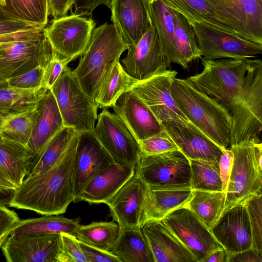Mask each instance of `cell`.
<instances>
[{
    "label": "cell",
    "mask_w": 262,
    "mask_h": 262,
    "mask_svg": "<svg viewBox=\"0 0 262 262\" xmlns=\"http://www.w3.org/2000/svg\"><path fill=\"white\" fill-rule=\"evenodd\" d=\"M201 59L202 72L186 79L229 113L232 120L231 147L261 142V60Z\"/></svg>",
    "instance_id": "obj_1"
},
{
    "label": "cell",
    "mask_w": 262,
    "mask_h": 262,
    "mask_svg": "<svg viewBox=\"0 0 262 262\" xmlns=\"http://www.w3.org/2000/svg\"><path fill=\"white\" fill-rule=\"evenodd\" d=\"M79 133L58 160L40 173L26 177L17 188L9 206L43 215L65 213L74 200V161Z\"/></svg>",
    "instance_id": "obj_2"
},
{
    "label": "cell",
    "mask_w": 262,
    "mask_h": 262,
    "mask_svg": "<svg viewBox=\"0 0 262 262\" xmlns=\"http://www.w3.org/2000/svg\"><path fill=\"white\" fill-rule=\"evenodd\" d=\"M171 92L177 105L191 124L222 149H231L232 120L225 108L186 78H174Z\"/></svg>",
    "instance_id": "obj_3"
},
{
    "label": "cell",
    "mask_w": 262,
    "mask_h": 262,
    "mask_svg": "<svg viewBox=\"0 0 262 262\" xmlns=\"http://www.w3.org/2000/svg\"><path fill=\"white\" fill-rule=\"evenodd\" d=\"M127 49L113 24L105 23L93 30L88 46L72 73L95 103L103 81Z\"/></svg>",
    "instance_id": "obj_4"
},
{
    "label": "cell",
    "mask_w": 262,
    "mask_h": 262,
    "mask_svg": "<svg viewBox=\"0 0 262 262\" xmlns=\"http://www.w3.org/2000/svg\"><path fill=\"white\" fill-rule=\"evenodd\" d=\"M231 149L234 158L223 211L262 192V143L243 144Z\"/></svg>",
    "instance_id": "obj_5"
},
{
    "label": "cell",
    "mask_w": 262,
    "mask_h": 262,
    "mask_svg": "<svg viewBox=\"0 0 262 262\" xmlns=\"http://www.w3.org/2000/svg\"><path fill=\"white\" fill-rule=\"evenodd\" d=\"M50 90L56 100L64 126L73 127L79 133L93 131L98 106L82 90L68 65Z\"/></svg>",
    "instance_id": "obj_6"
},
{
    "label": "cell",
    "mask_w": 262,
    "mask_h": 262,
    "mask_svg": "<svg viewBox=\"0 0 262 262\" xmlns=\"http://www.w3.org/2000/svg\"><path fill=\"white\" fill-rule=\"evenodd\" d=\"M177 74L170 69L159 71L138 81L129 91L146 105L161 124L169 122L199 130L182 113L172 98L171 85Z\"/></svg>",
    "instance_id": "obj_7"
},
{
    "label": "cell",
    "mask_w": 262,
    "mask_h": 262,
    "mask_svg": "<svg viewBox=\"0 0 262 262\" xmlns=\"http://www.w3.org/2000/svg\"><path fill=\"white\" fill-rule=\"evenodd\" d=\"M188 20L194 29L198 47L204 59H245L262 53L261 45L209 25Z\"/></svg>",
    "instance_id": "obj_8"
},
{
    "label": "cell",
    "mask_w": 262,
    "mask_h": 262,
    "mask_svg": "<svg viewBox=\"0 0 262 262\" xmlns=\"http://www.w3.org/2000/svg\"><path fill=\"white\" fill-rule=\"evenodd\" d=\"M93 132L116 164L135 167L141 151L139 142L121 119L104 108Z\"/></svg>",
    "instance_id": "obj_9"
},
{
    "label": "cell",
    "mask_w": 262,
    "mask_h": 262,
    "mask_svg": "<svg viewBox=\"0 0 262 262\" xmlns=\"http://www.w3.org/2000/svg\"><path fill=\"white\" fill-rule=\"evenodd\" d=\"M192 254L197 262L223 248L210 229L188 208L180 207L161 220Z\"/></svg>",
    "instance_id": "obj_10"
},
{
    "label": "cell",
    "mask_w": 262,
    "mask_h": 262,
    "mask_svg": "<svg viewBox=\"0 0 262 262\" xmlns=\"http://www.w3.org/2000/svg\"><path fill=\"white\" fill-rule=\"evenodd\" d=\"M54 52L45 32L36 39L0 43V82L36 67L45 68Z\"/></svg>",
    "instance_id": "obj_11"
},
{
    "label": "cell",
    "mask_w": 262,
    "mask_h": 262,
    "mask_svg": "<svg viewBox=\"0 0 262 262\" xmlns=\"http://www.w3.org/2000/svg\"><path fill=\"white\" fill-rule=\"evenodd\" d=\"M135 171L148 185L191 187L190 161L180 150L151 155L141 152Z\"/></svg>",
    "instance_id": "obj_12"
},
{
    "label": "cell",
    "mask_w": 262,
    "mask_h": 262,
    "mask_svg": "<svg viewBox=\"0 0 262 262\" xmlns=\"http://www.w3.org/2000/svg\"><path fill=\"white\" fill-rule=\"evenodd\" d=\"M95 25L91 18L71 13L53 19L44 32L53 50L71 61L84 53Z\"/></svg>",
    "instance_id": "obj_13"
},
{
    "label": "cell",
    "mask_w": 262,
    "mask_h": 262,
    "mask_svg": "<svg viewBox=\"0 0 262 262\" xmlns=\"http://www.w3.org/2000/svg\"><path fill=\"white\" fill-rule=\"evenodd\" d=\"M127 50V53L120 63L126 73L138 81L171 67L154 23L138 42L135 46H128Z\"/></svg>",
    "instance_id": "obj_14"
},
{
    "label": "cell",
    "mask_w": 262,
    "mask_h": 262,
    "mask_svg": "<svg viewBox=\"0 0 262 262\" xmlns=\"http://www.w3.org/2000/svg\"><path fill=\"white\" fill-rule=\"evenodd\" d=\"M206 1L242 37L262 45V0Z\"/></svg>",
    "instance_id": "obj_15"
},
{
    "label": "cell",
    "mask_w": 262,
    "mask_h": 262,
    "mask_svg": "<svg viewBox=\"0 0 262 262\" xmlns=\"http://www.w3.org/2000/svg\"><path fill=\"white\" fill-rule=\"evenodd\" d=\"M113 163L93 131L79 133L74 161V200L94 177Z\"/></svg>",
    "instance_id": "obj_16"
},
{
    "label": "cell",
    "mask_w": 262,
    "mask_h": 262,
    "mask_svg": "<svg viewBox=\"0 0 262 262\" xmlns=\"http://www.w3.org/2000/svg\"><path fill=\"white\" fill-rule=\"evenodd\" d=\"M147 185L135 171L134 175L106 203L120 229L141 227Z\"/></svg>",
    "instance_id": "obj_17"
},
{
    "label": "cell",
    "mask_w": 262,
    "mask_h": 262,
    "mask_svg": "<svg viewBox=\"0 0 262 262\" xmlns=\"http://www.w3.org/2000/svg\"><path fill=\"white\" fill-rule=\"evenodd\" d=\"M60 234L12 237L1 246L8 262H59Z\"/></svg>",
    "instance_id": "obj_18"
},
{
    "label": "cell",
    "mask_w": 262,
    "mask_h": 262,
    "mask_svg": "<svg viewBox=\"0 0 262 262\" xmlns=\"http://www.w3.org/2000/svg\"><path fill=\"white\" fill-rule=\"evenodd\" d=\"M210 230L216 241L230 253L252 248L251 225L244 203L223 211Z\"/></svg>",
    "instance_id": "obj_19"
},
{
    "label": "cell",
    "mask_w": 262,
    "mask_h": 262,
    "mask_svg": "<svg viewBox=\"0 0 262 262\" xmlns=\"http://www.w3.org/2000/svg\"><path fill=\"white\" fill-rule=\"evenodd\" d=\"M148 0H112L111 20L125 43L135 46L153 22Z\"/></svg>",
    "instance_id": "obj_20"
},
{
    "label": "cell",
    "mask_w": 262,
    "mask_h": 262,
    "mask_svg": "<svg viewBox=\"0 0 262 262\" xmlns=\"http://www.w3.org/2000/svg\"><path fill=\"white\" fill-rule=\"evenodd\" d=\"M138 141L160 133L161 123L140 99L129 91L122 94L112 106Z\"/></svg>",
    "instance_id": "obj_21"
},
{
    "label": "cell",
    "mask_w": 262,
    "mask_h": 262,
    "mask_svg": "<svg viewBox=\"0 0 262 262\" xmlns=\"http://www.w3.org/2000/svg\"><path fill=\"white\" fill-rule=\"evenodd\" d=\"M141 228L155 262H197L161 220L147 221L142 225Z\"/></svg>",
    "instance_id": "obj_22"
},
{
    "label": "cell",
    "mask_w": 262,
    "mask_h": 262,
    "mask_svg": "<svg viewBox=\"0 0 262 262\" xmlns=\"http://www.w3.org/2000/svg\"><path fill=\"white\" fill-rule=\"evenodd\" d=\"M161 124L179 150L189 160H202L219 164L222 149L201 132L192 127L169 122Z\"/></svg>",
    "instance_id": "obj_23"
},
{
    "label": "cell",
    "mask_w": 262,
    "mask_h": 262,
    "mask_svg": "<svg viewBox=\"0 0 262 262\" xmlns=\"http://www.w3.org/2000/svg\"><path fill=\"white\" fill-rule=\"evenodd\" d=\"M37 111L35 126L27 145L33 156L32 162L64 127L56 100L50 90L37 103Z\"/></svg>",
    "instance_id": "obj_24"
},
{
    "label": "cell",
    "mask_w": 262,
    "mask_h": 262,
    "mask_svg": "<svg viewBox=\"0 0 262 262\" xmlns=\"http://www.w3.org/2000/svg\"><path fill=\"white\" fill-rule=\"evenodd\" d=\"M135 172V167L113 163L94 177L74 202L106 204Z\"/></svg>",
    "instance_id": "obj_25"
},
{
    "label": "cell",
    "mask_w": 262,
    "mask_h": 262,
    "mask_svg": "<svg viewBox=\"0 0 262 262\" xmlns=\"http://www.w3.org/2000/svg\"><path fill=\"white\" fill-rule=\"evenodd\" d=\"M147 186L142 225L149 220H161L169 212L185 206L192 195L190 186Z\"/></svg>",
    "instance_id": "obj_26"
},
{
    "label": "cell",
    "mask_w": 262,
    "mask_h": 262,
    "mask_svg": "<svg viewBox=\"0 0 262 262\" xmlns=\"http://www.w3.org/2000/svg\"><path fill=\"white\" fill-rule=\"evenodd\" d=\"M49 90L44 86L20 89L0 82V127L9 118L34 108Z\"/></svg>",
    "instance_id": "obj_27"
},
{
    "label": "cell",
    "mask_w": 262,
    "mask_h": 262,
    "mask_svg": "<svg viewBox=\"0 0 262 262\" xmlns=\"http://www.w3.org/2000/svg\"><path fill=\"white\" fill-rule=\"evenodd\" d=\"M80 225L79 217L70 219L58 215L19 220L10 230L12 237L43 235L67 233L74 236Z\"/></svg>",
    "instance_id": "obj_28"
},
{
    "label": "cell",
    "mask_w": 262,
    "mask_h": 262,
    "mask_svg": "<svg viewBox=\"0 0 262 262\" xmlns=\"http://www.w3.org/2000/svg\"><path fill=\"white\" fill-rule=\"evenodd\" d=\"M33 158L27 146L0 136V168L16 188L27 176Z\"/></svg>",
    "instance_id": "obj_29"
},
{
    "label": "cell",
    "mask_w": 262,
    "mask_h": 262,
    "mask_svg": "<svg viewBox=\"0 0 262 262\" xmlns=\"http://www.w3.org/2000/svg\"><path fill=\"white\" fill-rule=\"evenodd\" d=\"M110 252L120 262H155L141 227L120 228L118 238Z\"/></svg>",
    "instance_id": "obj_30"
},
{
    "label": "cell",
    "mask_w": 262,
    "mask_h": 262,
    "mask_svg": "<svg viewBox=\"0 0 262 262\" xmlns=\"http://www.w3.org/2000/svg\"><path fill=\"white\" fill-rule=\"evenodd\" d=\"M161 1L167 6L180 12L188 20L209 25L241 36L235 30L220 16L215 9L206 0Z\"/></svg>",
    "instance_id": "obj_31"
},
{
    "label": "cell",
    "mask_w": 262,
    "mask_h": 262,
    "mask_svg": "<svg viewBox=\"0 0 262 262\" xmlns=\"http://www.w3.org/2000/svg\"><path fill=\"white\" fill-rule=\"evenodd\" d=\"M152 20L155 25L164 54L169 62L179 65L180 60L174 40V26L171 9L161 0L149 4Z\"/></svg>",
    "instance_id": "obj_32"
},
{
    "label": "cell",
    "mask_w": 262,
    "mask_h": 262,
    "mask_svg": "<svg viewBox=\"0 0 262 262\" xmlns=\"http://www.w3.org/2000/svg\"><path fill=\"white\" fill-rule=\"evenodd\" d=\"M171 10L179 66L184 69L188 70L193 61L201 58L195 33L192 25L185 16L176 10Z\"/></svg>",
    "instance_id": "obj_33"
},
{
    "label": "cell",
    "mask_w": 262,
    "mask_h": 262,
    "mask_svg": "<svg viewBox=\"0 0 262 262\" xmlns=\"http://www.w3.org/2000/svg\"><path fill=\"white\" fill-rule=\"evenodd\" d=\"M226 192L192 190V195L186 205L210 229L224 208Z\"/></svg>",
    "instance_id": "obj_34"
},
{
    "label": "cell",
    "mask_w": 262,
    "mask_h": 262,
    "mask_svg": "<svg viewBox=\"0 0 262 262\" xmlns=\"http://www.w3.org/2000/svg\"><path fill=\"white\" fill-rule=\"evenodd\" d=\"M138 81L129 76L120 61L112 67L100 88L96 104L98 107H112L119 96Z\"/></svg>",
    "instance_id": "obj_35"
},
{
    "label": "cell",
    "mask_w": 262,
    "mask_h": 262,
    "mask_svg": "<svg viewBox=\"0 0 262 262\" xmlns=\"http://www.w3.org/2000/svg\"><path fill=\"white\" fill-rule=\"evenodd\" d=\"M119 232L118 224L113 221L92 222L85 225H79L74 236L86 245L110 252L118 238Z\"/></svg>",
    "instance_id": "obj_36"
},
{
    "label": "cell",
    "mask_w": 262,
    "mask_h": 262,
    "mask_svg": "<svg viewBox=\"0 0 262 262\" xmlns=\"http://www.w3.org/2000/svg\"><path fill=\"white\" fill-rule=\"evenodd\" d=\"M3 9L8 19L45 28L48 21V0H5Z\"/></svg>",
    "instance_id": "obj_37"
},
{
    "label": "cell",
    "mask_w": 262,
    "mask_h": 262,
    "mask_svg": "<svg viewBox=\"0 0 262 262\" xmlns=\"http://www.w3.org/2000/svg\"><path fill=\"white\" fill-rule=\"evenodd\" d=\"M77 132L64 126L31 163L27 177L37 174L52 165L66 149Z\"/></svg>",
    "instance_id": "obj_38"
},
{
    "label": "cell",
    "mask_w": 262,
    "mask_h": 262,
    "mask_svg": "<svg viewBox=\"0 0 262 262\" xmlns=\"http://www.w3.org/2000/svg\"><path fill=\"white\" fill-rule=\"evenodd\" d=\"M192 190L223 191L219 164L202 160H189Z\"/></svg>",
    "instance_id": "obj_39"
},
{
    "label": "cell",
    "mask_w": 262,
    "mask_h": 262,
    "mask_svg": "<svg viewBox=\"0 0 262 262\" xmlns=\"http://www.w3.org/2000/svg\"><path fill=\"white\" fill-rule=\"evenodd\" d=\"M37 105L7 119L0 127V136L27 146L37 118Z\"/></svg>",
    "instance_id": "obj_40"
},
{
    "label": "cell",
    "mask_w": 262,
    "mask_h": 262,
    "mask_svg": "<svg viewBox=\"0 0 262 262\" xmlns=\"http://www.w3.org/2000/svg\"><path fill=\"white\" fill-rule=\"evenodd\" d=\"M251 228L252 248L262 252V194L255 195L244 203Z\"/></svg>",
    "instance_id": "obj_41"
},
{
    "label": "cell",
    "mask_w": 262,
    "mask_h": 262,
    "mask_svg": "<svg viewBox=\"0 0 262 262\" xmlns=\"http://www.w3.org/2000/svg\"><path fill=\"white\" fill-rule=\"evenodd\" d=\"M138 142L141 152L148 155L179 150L164 129L160 133L140 140Z\"/></svg>",
    "instance_id": "obj_42"
},
{
    "label": "cell",
    "mask_w": 262,
    "mask_h": 262,
    "mask_svg": "<svg viewBox=\"0 0 262 262\" xmlns=\"http://www.w3.org/2000/svg\"><path fill=\"white\" fill-rule=\"evenodd\" d=\"M59 262H87L79 241L74 235L62 233Z\"/></svg>",
    "instance_id": "obj_43"
},
{
    "label": "cell",
    "mask_w": 262,
    "mask_h": 262,
    "mask_svg": "<svg viewBox=\"0 0 262 262\" xmlns=\"http://www.w3.org/2000/svg\"><path fill=\"white\" fill-rule=\"evenodd\" d=\"M43 73L44 68L38 66L19 75L10 78L6 81L9 86L20 89H38L43 86Z\"/></svg>",
    "instance_id": "obj_44"
},
{
    "label": "cell",
    "mask_w": 262,
    "mask_h": 262,
    "mask_svg": "<svg viewBox=\"0 0 262 262\" xmlns=\"http://www.w3.org/2000/svg\"><path fill=\"white\" fill-rule=\"evenodd\" d=\"M55 52V51H54ZM71 61L55 52L46 67L42 79V85L50 89L55 82L63 68Z\"/></svg>",
    "instance_id": "obj_45"
},
{
    "label": "cell",
    "mask_w": 262,
    "mask_h": 262,
    "mask_svg": "<svg viewBox=\"0 0 262 262\" xmlns=\"http://www.w3.org/2000/svg\"><path fill=\"white\" fill-rule=\"evenodd\" d=\"M79 243L87 262H120L111 252L90 246L80 241Z\"/></svg>",
    "instance_id": "obj_46"
},
{
    "label": "cell",
    "mask_w": 262,
    "mask_h": 262,
    "mask_svg": "<svg viewBox=\"0 0 262 262\" xmlns=\"http://www.w3.org/2000/svg\"><path fill=\"white\" fill-rule=\"evenodd\" d=\"M234 154L231 149H222L219 162L220 176L223 185V191H226L232 170Z\"/></svg>",
    "instance_id": "obj_47"
},
{
    "label": "cell",
    "mask_w": 262,
    "mask_h": 262,
    "mask_svg": "<svg viewBox=\"0 0 262 262\" xmlns=\"http://www.w3.org/2000/svg\"><path fill=\"white\" fill-rule=\"evenodd\" d=\"M45 28H38L16 32L0 34V43L33 39L39 38L44 33Z\"/></svg>",
    "instance_id": "obj_48"
},
{
    "label": "cell",
    "mask_w": 262,
    "mask_h": 262,
    "mask_svg": "<svg viewBox=\"0 0 262 262\" xmlns=\"http://www.w3.org/2000/svg\"><path fill=\"white\" fill-rule=\"evenodd\" d=\"M38 28L34 24L16 20L0 19V34L16 32Z\"/></svg>",
    "instance_id": "obj_49"
},
{
    "label": "cell",
    "mask_w": 262,
    "mask_h": 262,
    "mask_svg": "<svg viewBox=\"0 0 262 262\" xmlns=\"http://www.w3.org/2000/svg\"><path fill=\"white\" fill-rule=\"evenodd\" d=\"M20 220L17 213L6 206L0 205V235L14 227Z\"/></svg>",
    "instance_id": "obj_50"
},
{
    "label": "cell",
    "mask_w": 262,
    "mask_h": 262,
    "mask_svg": "<svg viewBox=\"0 0 262 262\" xmlns=\"http://www.w3.org/2000/svg\"><path fill=\"white\" fill-rule=\"evenodd\" d=\"M74 0H48L49 14L54 19H57L68 15L71 10Z\"/></svg>",
    "instance_id": "obj_51"
},
{
    "label": "cell",
    "mask_w": 262,
    "mask_h": 262,
    "mask_svg": "<svg viewBox=\"0 0 262 262\" xmlns=\"http://www.w3.org/2000/svg\"><path fill=\"white\" fill-rule=\"evenodd\" d=\"M262 252L253 248L235 253L228 254L227 262H261Z\"/></svg>",
    "instance_id": "obj_52"
},
{
    "label": "cell",
    "mask_w": 262,
    "mask_h": 262,
    "mask_svg": "<svg viewBox=\"0 0 262 262\" xmlns=\"http://www.w3.org/2000/svg\"><path fill=\"white\" fill-rule=\"evenodd\" d=\"M112 1V0H74V3L78 7L93 10L100 5L109 6Z\"/></svg>",
    "instance_id": "obj_53"
},
{
    "label": "cell",
    "mask_w": 262,
    "mask_h": 262,
    "mask_svg": "<svg viewBox=\"0 0 262 262\" xmlns=\"http://www.w3.org/2000/svg\"><path fill=\"white\" fill-rule=\"evenodd\" d=\"M228 254L224 248L220 249L210 254L203 262H227Z\"/></svg>",
    "instance_id": "obj_54"
},
{
    "label": "cell",
    "mask_w": 262,
    "mask_h": 262,
    "mask_svg": "<svg viewBox=\"0 0 262 262\" xmlns=\"http://www.w3.org/2000/svg\"><path fill=\"white\" fill-rule=\"evenodd\" d=\"M16 189H0V205L9 206Z\"/></svg>",
    "instance_id": "obj_55"
},
{
    "label": "cell",
    "mask_w": 262,
    "mask_h": 262,
    "mask_svg": "<svg viewBox=\"0 0 262 262\" xmlns=\"http://www.w3.org/2000/svg\"><path fill=\"white\" fill-rule=\"evenodd\" d=\"M0 189H16L15 186L5 176L1 168Z\"/></svg>",
    "instance_id": "obj_56"
},
{
    "label": "cell",
    "mask_w": 262,
    "mask_h": 262,
    "mask_svg": "<svg viewBox=\"0 0 262 262\" xmlns=\"http://www.w3.org/2000/svg\"><path fill=\"white\" fill-rule=\"evenodd\" d=\"M10 230L5 232L1 235H0V247H1L2 245L4 244L5 241L7 239L9 235Z\"/></svg>",
    "instance_id": "obj_57"
},
{
    "label": "cell",
    "mask_w": 262,
    "mask_h": 262,
    "mask_svg": "<svg viewBox=\"0 0 262 262\" xmlns=\"http://www.w3.org/2000/svg\"><path fill=\"white\" fill-rule=\"evenodd\" d=\"M0 19H6L7 17L4 13V10L3 9V6L0 4Z\"/></svg>",
    "instance_id": "obj_58"
},
{
    "label": "cell",
    "mask_w": 262,
    "mask_h": 262,
    "mask_svg": "<svg viewBox=\"0 0 262 262\" xmlns=\"http://www.w3.org/2000/svg\"><path fill=\"white\" fill-rule=\"evenodd\" d=\"M0 4L4 6L5 5V0H0Z\"/></svg>",
    "instance_id": "obj_59"
},
{
    "label": "cell",
    "mask_w": 262,
    "mask_h": 262,
    "mask_svg": "<svg viewBox=\"0 0 262 262\" xmlns=\"http://www.w3.org/2000/svg\"><path fill=\"white\" fill-rule=\"evenodd\" d=\"M153 0H148V1L150 3H151Z\"/></svg>",
    "instance_id": "obj_60"
}]
</instances>
